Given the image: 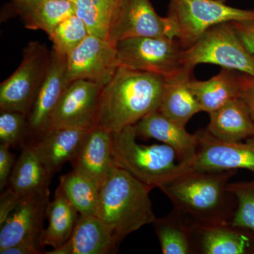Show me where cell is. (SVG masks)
Instances as JSON below:
<instances>
[{"mask_svg":"<svg viewBox=\"0 0 254 254\" xmlns=\"http://www.w3.org/2000/svg\"><path fill=\"white\" fill-rule=\"evenodd\" d=\"M237 170L190 169L167 182L160 190L191 223L200 225L231 223L237 199L227 189Z\"/></svg>","mask_w":254,"mask_h":254,"instance_id":"obj_1","label":"cell"},{"mask_svg":"<svg viewBox=\"0 0 254 254\" xmlns=\"http://www.w3.org/2000/svg\"><path fill=\"white\" fill-rule=\"evenodd\" d=\"M165 79L120 66L100 93L97 127L117 133L158 110Z\"/></svg>","mask_w":254,"mask_h":254,"instance_id":"obj_2","label":"cell"},{"mask_svg":"<svg viewBox=\"0 0 254 254\" xmlns=\"http://www.w3.org/2000/svg\"><path fill=\"white\" fill-rule=\"evenodd\" d=\"M152 190L118 166L100 187L95 215L120 243L156 218L149 195Z\"/></svg>","mask_w":254,"mask_h":254,"instance_id":"obj_3","label":"cell"},{"mask_svg":"<svg viewBox=\"0 0 254 254\" xmlns=\"http://www.w3.org/2000/svg\"><path fill=\"white\" fill-rule=\"evenodd\" d=\"M136 138L135 125L113 133L114 157L117 166L146 186L160 188L191 169L190 164L180 163L172 147L164 143L141 145Z\"/></svg>","mask_w":254,"mask_h":254,"instance_id":"obj_4","label":"cell"},{"mask_svg":"<svg viewBox=\"0 0 254 254\" xmlns=\"http://www.w3.org/2000/svg\"><path fill=\"white\" fill-rule=\"evenodd\" d=\"M181 64L191 69L200 64H212L254 77V55L246 48L231 22L208 28L193 46L182 50Z\"/></svg>","mask_w":254,"mask_h":254,"instance_id":"obj_5","label":"cell"},{"mask_svg":"<svg viewBox=\"0 0 254 254\" xmlns=\"http://www.w3.org/2000/svg\"><path fill=\"white\" fill-rule=\"evenodd\" d=\"M177 25L183 50L193 46L208 28L222 23L254 21V10L238 9L218 0H170L168 16Z\"/></svg>","mask_w":254,"mask_h":254,"instance_id":"obj_6","label":"cell"},{"mask_svg":"<svg viewBox=\"0 0 254 254\" xmlns=\"http://www.w3.org/2000/svg\"><path fill=\"white\" fill-rule=\"evenodd\" d=\"M50 58L51 52L46 45L38 41L28 43L18 67L0 85V112H18L28 116L46 76Z\"/></svg>","mask_w":254,"mask_h":254,"instance_id":"obj_7","label":"cell"},{"mask_svg":"<svg viewBox=\"0 0 254 254\" xmlns=\"http://www.w3.org/2000/svg\"><path fill=\"white\" fill-rule=\"evenodd\" d=\"M120 66L171 77L183 67V48L176 38L138 37L115 45Z\"/></svg>","mask_w":254,"mask_h":254,"instance_id":"obj_8","label":"cell"},{"mask_svg":"<svg viewBox=\"0 0 254 254\" xmlns=\"http://www.w3.org/2000/svg\"><path fill=\"white\" fill-rule=\"evenodd\" d=\"M177 25L168 16L157 14L150 0H120L110 26L108 41L138 37L178 38Z\"/></svg>","mask_w":254,"mask_h":254,"instance_id":"obj_9","label":"cell"},{"mask_svg":"<svg viewBox=\"0 0 254 254\" xmlns=\"http://www.w3.org/2000/svg\"><path fill=\"white\" fill-rule=\"evenodd\" d=\"M120 66L115 45L88 35L67 55L68 83L83 79L105 86Z\"/></svg>","mask_w":254,"mask_h":254,"instance_id":"obj_10","label":"cell"},{"mask_svg":"<svg viewBox=\"0 0 254 254\" xmlns=\"http://www.w3.org/2000/svg\"><path fill=\"white\" fill-rule=\"evenodd\" d=\"M68 86L67 56L53 50L46 76L27 116L28 142L36 141L52 129L53 113Z\"/></svg>","mask_w":254,"mask_h":254,"instance_id":"obj_11","label":"cell"},{"mask_svg":"<svg viewBox=\"0 0 254 254\" xmlns=\"http://www.w3.org/2000/svg\"><path fill=\"white\" fill-rule=\"evenodd\" d=\"M198 145L191 169L196 170H237L254 173V137L245 141L227 142L206 129L196 132Z\"/></svg>","mask_w":254,"mask_h":254,"instance_id":"obj_12","label":"cell"},{"mask_svg":"<svg viewBox=\"0 0 254 254\" xmlns=\"http://www.w3.org/2000/svg\"><path fill=\"white\" fill-rule=\"evenodd\" d=\"M103 88L88 80H76L70 83L55 108L52 128L72 127L91 130L96 127Z\"/></svg>","mask_w":254,"mask_h":254,"instance_id":"obj_13","label":"cell"},{"mask_svg":"<svg viewBox=\"0 0 254 254\" xmlns=\"http://www.w3.org/2000/svg\"><path fill=\"white\" fill-rule=\"evenodd\" d=\"M49 187L24 197L0 226V251L24 241L42 244Z\"/></svg>","mask_w":254,"mask_h":254,"instance_id":"obj_14","label":"cell"},{"mask_svg":"<svg viewBox=\"0 0 254 254\" xmlns=\"http://www.w3.org/2000/svg\"><path fill=\"white\" fill-rule=\"evenodd\" d=\"M71 165L73 170L101 187L117 167L113 153V133L98 127L90 130Z\"/></svg>","mask_w":254,"mask_h":254,"instance_id":"obj_15","label":"cell"},{"mask_svg":"<svg viewBox=\"0 0 254 254\" xmlns=\"http://www.w3.org/2000/svg\"><path fill=\"white\" fill-rule=\"evenodd\" d=\"M135 128L137 138H153L162 142L176 151L180 163L191 165L198 148L196 133H189L185 127L175 123L158 110L141 119Z\"/></svg>","mask_w":254,"mask_h":254,"instance_id":"obj_16","label":"cell"},{"mask_svg":"<svg viewBox=\"0 0 254 254\" xmlns=\"http://www.w3.org/2000/svg\"><path fill=\"white\" fill-rule=\"evenodd\" d=\"M191 233L195 254H251L254 245V234L233 227L230 223H191Z\"/></svg>","mask_w":254,"mask_h":254,"instance_id":"obj_17","label":"cell"},{"mask_svg":"<svg viewBox=\"0 0 254 254\" xmlns=\"http://www.w3.org/2000/svg\"><path fill=\"white\" fill-rule=\"evenodd\" d=\"M120 242L96 215H79L69 240L46 254H110L118 252Z\"/></svg>","mask_w":254,"mask_h":254,"instance_id":"obj_18","label":"cell"},{"mask_svg":"<svg viewBox=\"0 0 254 254\" xmlns=\"http://www.w3.org/2000/svg\"><path fill=\"white\" fill-rule=\"evenodd\" d=\"M89 131L72 127L53 128L40 139L31 142L50 176L65 163H72Z\"/></svg>","mask_w":254,"mask_h":254,"instance_id":"obj_19","label":"cell"},{"mask_svg":"<svg viewBox=\"0 0 254 254\" xmlns=\"http://www.w3.org/2000/svg\"><path fill=\"white\" fill-rule=\"evenodd\" d=\"M193 69L183 66L176 74L164 78V88L158 110L175 123L186 127L195 114L202 112L190 87Z\"/></svg>","mask_w":254,"mask_h":254,"instance_id":"obj_20","label":"cell"},{"mask_svg":"<svg viewBox=\"0 0 254 254\" xmlns=\"http://www.w3.org/2000/svg\"><path fill=\"white\" fill-rule=\"evenodd\" d=\"M209 115L210 123L206 129L221 141L239 142L254 137V120L241 97Z\"/></svg>","mask_w":254,"mask_h":254,"instance_id":"obj_21","label":"cell"},{"mask_svg":"<svg viewBox=\"0 0 254 254\" xmlns=\"http://www.w3.org/2000/svg\"><path fill=\"white\" fill-rule=\"evenodd\" d=\"M51 177L33 143L27 142L16 160L4 190L21 201L24 197L49 187Z\"/></svg>","mask_w":254,"mask_h":254,"instance_id":"obj_22","label":"cell"},{"mask_svg":"<svg viewBox=\"0 0 254 254\" xmlns=\"http://www.w3.org/2000/svg\"><path fill=\"white\" fill-rule=\"evenodd\" d=\"M240 71L222 68L221 71L205 81L191 78L190 87L199 103L202 112L210 114L229 102L241 97Z\"/></svg>","mask_w":254,"mask_h":254,"instance_id":"obj_23","label":"cell"},{"mask_svg":"<svg viewBox=\"0 0 254 254\" xmlns=\"http://www.w3.org/2000/svg\"><path fill=\"white\" fill-rule=\"evenodd\" d=\"M153 227L163 254H195L192 240L191 222L173 209L163 218H155Z\"/></svg>","mask_w":254,"mask_h":254,"instance_id":"obj_24","label":"cell"},{"mask_svg":"<svg viewBox=\"0 0 254 254\" xmlns=\"http://www.w3.org/2000/svg\"><path fill=\"white\" fill-rule=\"evenodd\" d=\"M78 216L76 208L57 190L54 199L47 208L48 226L43 232V247L50 246L54 250L64 245L72 234Z\"/></svg>","mask_w":254,"mask_h":254,"instance_id":"obj_25","label":"cell"},{"mask_svg":"<svg viewBox=\"0 0 254 254\" xmlns=\"http://www.w3.org/2000/svg\"><path fill=\"white\" fill-rule=\"evenodd\" d=\"M58 190L76 208L79 215H95L100 187L94 181L73 170L60 179Z\"/></svg>","mask_w":254,"mask_h":254,"instance_id":"obj_26","label":"cell"},{"mask_svg":"<svg viewBox=\"0 0 254 254\" xmlns=\"http://www.w3.org/2000/svg\"><path fill=\"white\" fill-rule=\"evenodd\" d=\"M73 1L75 15L85 23L89 35L108 41L112 21L120 0H73Z\"/></svg>","mask_w":254,"mask_h":254,"instance_id":"obj_27","label":"cell"},{"mask_svg":"<svg viewBox=\"0 0 254 254\" xmlns=\"http://www.w3.org/2000/svg\"><path fill=\"white\" fill-rule=\"evenodd\" d=\"M74 14L73 0H42L23 15L26 28L41 30L50 36L60 23Z\"/></svg>","mask_w":254,"mask_h":254,"instance_id":"obj_28","label":"cell"},{"mask_svg":"<svg viewBox=\"0 0 254 254\" xmlns=\"http://www.w3.org/2000/svg\"><path fill=\"white\" fill-rule=\"evenodd\" d=\"M227 189L237 199L232 217V226L254 234V180L250 182L229 183Z\"/></svg>","mask_w":254,"mask_h":254,"instance_id":"obj_29","label":"cell"},{"mask_svg":"<svg viewBox=\"0 0 254 254\" xmlns=\"http://www.w3.org/2000/svg\"><path fill=\"white\" fill-rule=\"evenodd\" d=\"M88 35L85 23L74 14L60 23L49 38L53 51L67 56Z\"/></svg>","mask_w":254,"mask_h":254,"instance_id":"obj_30","label":"cell"},{"mask_svg":"<svg viewBox=\"0 0 254 254\" xmlns=\"http://www.w3.org/2000/svg\"><path fill=\"white\" fill-rule=\"evenodd\" d=\"M27 115L18 112H1L0 143L10 147H23L27 141Z\"/></svg>","mask_w":254,"mask_h":254,"instance_id":"obj_31","label":"cell"},{"mask_svg":"<svg viewBox=\"0 0 254 254\" xmlns=\"http://www.w3.org/2000/svg\"><path fill=\"white\" fill-rule=\"evenodd\" d=\"M15 163L14 155L10 151L9 145L0 143V190L1 191L7 186Z\"/></svg>","mask_w":254,"mask_h":254,"instance_id":"obj_32","label":"cell"},{"mask_svg":"<svg viewBox=\"0 0 254 254\" xmlns=\"http://www.w3.org/2000/svg\"><path fill=\"white\" fill-rule=\"evenodd\" d=\"M231 23L246 48L254 55V21H233Z\"/></svg>","mask_w":254,"mask_h":254,"instance_id":"obj_33","label":"cell"},{"mask_svg":"<svg viewBox=\"0 0 254 254\" xmlns=\"http://www.w3.org/2000/svg\"><path fill=\"white\" fill-rule=\"evenodd\" d=\"M241 87V98L247 106L254 120V77L246 73H239Z\"/></svg>","mask_w":254,"mask_h":254,"instance_id":"obj_34","label":"cell"},{"mask_svg":"<svg viewBox=\"0 0 254 254\" xmlns=\"http://www.w3.org/2000/svg\"><path fill=\"white\" fill-rule=\"evenodd\" d=\"M43 247L36 242L24 241L0 251V254H39Z\"/></svg>","mask_w":254,"mask_h":254,"instance_id":"obj_35","label":"cell"},{"mask_svg":"<svg viewBox=\"0 0 254 254\" xmlns=\"http://www.w3.org/2000/svg\"><path fill=\"white\" fill-rule=\"evenodd\" d=\"M14 1H16L18 8L23 14L33 9L38 3L41 2L42 0H14Z\"/></svg>","mask_w":254,"mask_h":254,"instance_id":"obj_36","label":"cell"},{"mask_svg":"<svg viewBox=\"0 0 254 254\" xmlns=\"http://www.w3.org/2000/svg\"><path fill=\"white\" fill-rule=\"evenodd\" d=\"M251 254H254V245L253 247V249H252V252H251Z\"/></svg>","mask_w":254,"mask_h":254,"instance_id":"obj_37","label":"cell"},{"mask_svg":"<svg viewBox=\"0 0 254 254\" xmlns=\"http://www.w3.org/2000/svg\"><path fill=\"white\" fill-rule=\"evenodd\" d=\"M218 1H222V2H225L227 1V0H218Z\"/></svg>","mask_w":254,"mask_h":254,"instance_id":"obj_38","label":"cell"}]
</instances>
